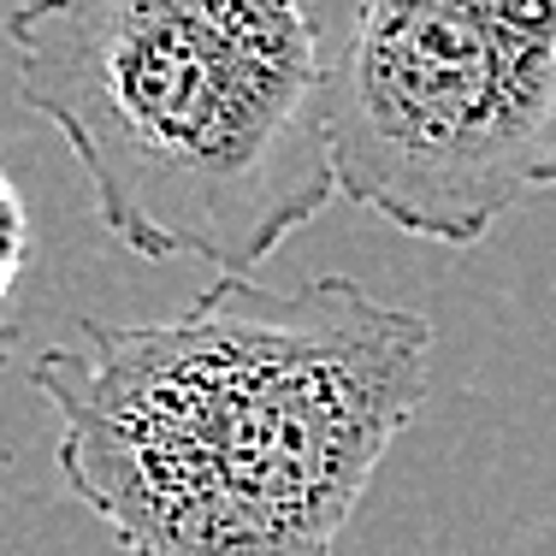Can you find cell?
I'll use <instances>...</instances> for the list:
<instances>
[{
	"label": "cell",
	"mask_w": 556,
	"mask_h": 556,
	"mask_svg": "<svg viewBox=\"0 0 556 556\" xmlns=\"http://www.w3.org/2000/svg\"><path fill=\"white\" fill-rule=\"evenodd\" d=\"M427 374L432 320L343 273L214 278L172 320H84L30 367L65 492L125 556H338Z\"/></svg>",
	"instance_id": "cell-1"
},
{
	"label": "cell",
	"mask_w": 556,
	"mask_h": 556,
	"mask_svg": "<svg viewBox=\"0 0 556 556\" xmlns=\"http://www.w3.org/2000/svg\"><path fill=\"white\" fill-rule=\"evenodd\" d=\"M7 48L24 108L142 261L249 278L338 195L326 36L302 0H24Z\"/></svg>",
	"instance_id": "cell-2"
},
{
	"label": "cell",
	"mask_w": 556,
	"mask_h": 556,
	"mask_svg": "<svg viewBox=\"0 0 556 556\" xmlns=\"http://www.w3.org/2000/svg\"><path fill=\"white\" fill-rule=\"evenodd\" d=\"M326 130L350 202L473 249L556 190V0H343Z\"/></svg>",
	"instance_id": "cell-3"
},
{
	"label": "cell",
	"mask_w": 556,
	"mask_h": 556,
	"mask_svg": "<svg viewBox=\"0 0 556 556\" xmlns=\"http://www.w3.org/2000/svg\"><path fill=\"white\" fill-rule=\"evenodd\" d=\"M30 267V214H24V195L12 184L7 161H0V362L12 355V296H18V278Z\"/></svg>",
	"instance_id": "cell-4"
},
{
	"label": "cell",
	"mask_w": 556,
	"mask_h": 556,
	"mask_svg": "<svg viewBox=\"0 0 556 556\" xmlns=\"http://www.w3.org/2000/svg\"><path fill=\"white\" fill-rule=\"evenodd\" d=\"M24 0H0V42H7V24H12V12H18Z\"/></svg>",
	"instance_id": "cell-5"
}]
</instances>
